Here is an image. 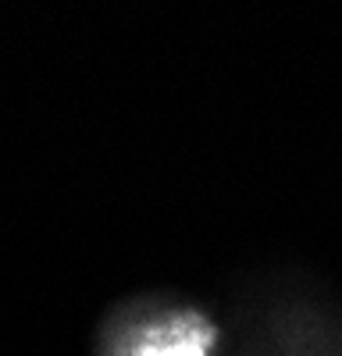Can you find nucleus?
<instances>
[{"label": "nucleus", "instance_id": "1", "mask_svg": "<svg viewBox=\"0 0 342 356\" xmlns=\"http://www.w3.org/2000/svg\"><path fill=\"white\" fill-rule=\"evenodd\" d=\"M207 342H211V332L207 328H193L179 339H161V342H150L142 346L136 356H204L207 353Z\"/></svg>", "mask_w": 342, "mask_h": 356}]
</instances>
